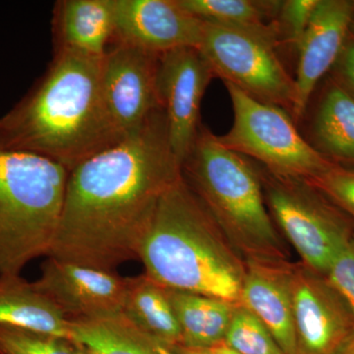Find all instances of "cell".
Instances as JSON below:
<instances>
[{
	"label": "cell",
	"instance_id": "4dcf8cb0",
	"mask_svg": "<svg viewBox=\"0 0 354 354\" xmlns=\"http://www.w3.org/2000/svg\"><path fill=\"white\" fill-rule=\"evenodd\" d=\"M337 354H354V334Z\"/></svg>",
	"mask_w": 354,
	"mask_h": 354
},
{
	"label": "cell",
	"instance_id": "277c9868",
	"mask_svg": "<svg viewBox=\"0 0 354 354\" xmlns=\"http://www.w3.org/2000/svg\"><path fill=\"white\" fill-rule=\"evenodd\" d=\"M221 145L201 125L183 176L236 252L247 260H288L266 203L259 167Z\"/></svg>",
	"mask_w": 354,
	"mask_h": 354
},
{
	"label": "cell",
	"instance_id": "8fae6325",
	"mask_svg": "<svg viewBox=\"0 0 354 354\" xmlns=\"http://www.w3.org/2000/svg\"><path fill=\"white\" fill-rule=\"evenodd\" d=\"M35 288L70 321L99 320L122 314L127 278L109 270L48 257Z\"/></svg>",
	"mask_w": 354,
	"mask_h": 354
},
{
	"label": "cell",
	"instance_id": "30bf717a",
	"mask_svg": "<svg viewBox=\"0 0 354 354\" xmlns=\"http://www.w3.org/2000/svg\"><path fill=\"white\" fill-rule=\"evenodd\" d=\"M160 55L113 43L102 57V97L114 127L123 136L162 108L158 94Z\"/></svg>",
	"mask_w": 354,
	"mask_h": 354
},
{
	"label": "cell",
	"instance_id": "52a82bcc",
	"mask_svg": "<svg viewBox=\"0 0 354 354\" xmlns=\"http://www.w3.org/2000/svg\"><path fill=\"white\" fill-rule=\"evenodd\" d=\"M234 111L230 131L216 136L228 150L256 160L274 176L310 180L337 165L301 136L286 109L263 104L223 83Z\"/></svg>",
	"mask_w": 354,
	"mask_h": 354
},
{
	"label": "cell",
	"instance_id": "d4e9b609",
	"mask_svg": "<svg viewBox=\"0 0 354 354\" xmlns=\"http://www.w3.org/2000/svg\"><path fill=\"white\" fill-rule=\"evenodd\" d=\"M307 181L354 221V169L335 165Z\"/></svg>",
	"mask_w": 354,
	"mask_h": 354
},
{
	"label": "cell",
	"instance_id": "2e32d148",
	"mask_svg": "<svg viewBox=\"0 0 354 354\" xmlns=\"http://www.w3.org/2000/svg\"><path fill=\"white\" fill-rule=\"evenodd\" d=\"M114 0H60L53 10L55 50L102 58L114 38Z\"/></svg>",
	"mask_w": 354,
	"mask_h": 354
},
{
	"label": "cell",
	"instance_id": "9a60e30c",
	"mask_svg": "<svg viewBox=\"0 0 354 354\" xmlns=\"http://www.w3.org/2000/svg\"><path fill=\"white\" fill-rule=\"evenodd\" d=\"M290 260H247L241 301L264 324L286 354H298Z\"/></svg>",
	"mask_w": 354,
	"mask_h": 354
},
{
	"label": "cell",
	"instance_id": "ffe728a7",
	"mask_svg": "<svg viewBox=\"0 0 354 354\" xmlns=\"http://www.w3.org/2000/svg\"><path fill=\"white\" fill-rule=\"evenodd\" d=\"M167 290L184 346L212 348L225 341L239 304L209 295Z\"/></svg>",
	"mask_w": 354,
	"mask_h": 354
},
{
	"label": "cell",
	"instance_id": "4316f807",
	"mask_svg": "<svg viewBox=\"0 0 354 354\" xmlns=\"http://www.w3.org/2000/svg\"><path fill=\"white\" fill-rule=\"evenodd\" d=\"M326 277L341 293L354 316V236L337 254Z\"/></svg>",
	"mask_w": 354,
	"mask_h": 354
},
{
	"label": "cell",
	"instance_id": "603a6c76",
	"mask_svg": "<svg viewBox=\"0 0 354 354\" xmlns=\"http://www.w3.org/2000/svg\"><path fill=\"white\" fill-rule=\"evenodd\" d=\"M223 344L237 354H286L252 312L239 304Z\"/></svg>",
	"mask_w": 354,
	"mask_h": 354
},
{
	"label": "cell",
	"instance_id": "7c38bea8",
	"mask_svg": "<svg viewBox=\"0 0 354 354\" xmlns=\"http://www.w3.org/2000/svg\"><path fill=\"white\" fill-rule=\"evenodd\" d=\"M213 78V70L198 48H177L160 55L158 94L172 152L181 165L201 127V102Z\"/></svg>",
	"mask_w": 354,
	"mask_h": 354
},
{
	"label": "cell",
	"instance_id": "44dd1931",
	"mask_svg": "<svg viewBox=\"0 0 354 354\" xmlns=\"http://www.w3.org/2000/svg\"><path fill=\"white\" fill-rule=\"evenodd\" d=\"M71 341L85 354H158L157 346L122 314L71 321Z\"/></svg>",
	"mask_w": 354,
	"mask_h": 354
},
{
	"label": "cell",
	"instance_id": "ba28073f",
	"mask_svg": "<svg viewBox=\"0 0 354 354\" xmlns=\"http://www.w3.org/2000/svg\"><path fill=\"white\" fill-rule=\"evenodd\" d=\"M279 29L250 31L205 22L199 50L215 77L263 104L291 113L295 102V78L277 53Z\"/></svg>",
	"mask_w": 354,
	"mask_h": 354
},
{
	"label": "cell",
	"instance_id": "7402d4cb",
	"mask_svg": "<svg viewBox=\"0 0 354 354\" xmlns=\"http://www.w3.org/2000/svg\"><path fill=\"white\" fill-rule=\"evenodd\" d=\"M198 19L250 31L279 29L278 0H177Z\"/></svg>",
	"mask_w": 354,
	"mask_h": 354
},
{
	"label": "cell",
	"instance_id": "4fadbf2b",
	"mask_svg": "<svg viewBox=\"0 0 354 354\" xmlns=\"http://www.w3.org/2000/svg\"><path fill=\"white\" fill-rule=\"evenodd\" d=\"M113 43L164 55L177 48H199L205 22L177 0H114ZM111 43V44H113Z\"/></svg>",
	"mask_w": 354,
	"mask_h": 354
},
{
	"label": "cell",
	"instance_id": "5b68a950",
	"mask_svg": "<svg viewBox=\"0 0 354 354\" xmlns=\"http://www.w3.org/2000/svg\"><path fill=\"white\" fill-rule=\"evenodd\" d=\"M68 174L41 156L0 151V276L20 274L28 263L48 257Z\"/></svg>",
	"mask_w": 354,
	"mask_h": 354
},
{
	"label": "cell",
	"instance_id": "ac0fdd59",
	"mask_svg": "<svg viewBox=\"0 0 354 354\" xmlns=\"http://www.w3.org/2000/svg\"><path fill=\"white\" fill-rule=\"evenodd\" d=\"M122 315L158 346H183L169 290L146 274L127 278Z\"/></svg>",
	"mask_w": 354,
	"mask_h": 354
},
{
	"label": "cell",
	"instance_id": "83f0119b",
	"mask_svg": "<svg viewBox=\"0 0 354 354\" xmlns=\"http://www.w3.org/2000/svg\"><path fill=\"white\" fill-rule=\"evenodd\" d=\"M334 78L354 94V35L349 34L346 46L335 65Z\"/></svg>",
	"mask_w": 354,
	"mask_h": 354
},
{
	"label": "cell",
	"instance_id": "484cf974",
	"mask_svg": "<svg viewBox=\"0 0 354 354\" xmlns=\"http://www.w3.org/2000/svg\"><path fill=\"white\" fill-rule=\"evenodd\" d=\"M320 0H285L281 1L277 17L281 43L297 48Z\"/></svg>",
	"mask_w": 354,
	"mask_h": 354
},
{
	"label": "cell",
	"instance_id": "9c48e42d",
	"mask_svg": "<svg viewBox=\"0 0 354 354\" xmlns=\"http://www.w3.org/2000/svg\"><path fill=\"white\" fill-rule=\"evenodd\" d=\"M298 354H337L354 334V316L325 274L302 264L291 269Z\"/></svg>",
	"mask_w": 354,
	"mask_h": 354
},
{
	"label": "cell",
	"instance_id": "cb8c5ba5",
	"mask_svg": "<svg viewBox=\"0 0 354 354\" xmlns=\"http://www.w3.org/2000/svg\"><path fill=\"white\" fill-rule=\"evenodd\" d=\"M0 354H85L64 337L0 325Z\"/></svg>",
	"mask_w": 354,
	"mask_h": 354
},
{
	"label": "cell",
	"instance_id": "5bb4252c",
	"mask_svg": "<svg viewBox=\"0 0 354 354\" xmlns=\"http://www.w3.org/2000/svg\"><path fill=\"white\" fill-rule=\"evenodd\" d=\"M354 24L353 0H320L297 46L295 102L291 118H304L317 84L335 67Z\"/></svg>",
	"mask_w": 354,
	"mask_h": 354
},
{
	"label": "cell",
	"instance_id": "8992f818",
	"mask_svg": "<svg viewBox=\"0 0 354 354\" xmlns=\"http://www.w3.org/2000/svg\"><path fill=\"white\" fill-rule=\"evenodd\" d=\"M268 209L299 262L325 274L354 236V221L305 179L260 169Z\"/></svg>",
	"mask_w": 354,
	"mask_h": 354
},
{
	"label": "cell",
	"instance_id": "e0dca14e",
	"mask_svg": "<svg viewBox=\"0 0 354 354\" xmlns=\"http://www.w3.org/2000/svg\"><path fill=\"white\" fill-rule=\"evenodd\" d=\"M0 325L71 339V321L20 274L0 276Z\"/></svg>",
	"mask_w": 354,
	"mask_h": 354
},
{
	"label": "cell",
	"instance_id": "7a4b0ae2",
	"mask_svg": "<svg viewBox=\"0 0 354 354\" xmlns=\"http://www.w3.org/2000/svg\"><path fill=\"white\" fill-rule=\"evenodd\" d=\"M102 57L55 50L46 73L0 118V151L41 156L70 171L124 138L104 104Z\"/></svg>",
	"mask_w": 354,
	"mask_h": 354
},
{
	"label": "cell",
	"instance_id": "f1b7e54d",
	"mask_svg": "<svg viewBox=\"0 0 354 354\" xmlns=\"http://www.w3.org/2000/svg\"><path fill=\"white\" fill-rule=\"evenodd\" d=\"M158 354H214L209 348H188V346H157Z\"/></svg>",
	"mask_w": 354,
	"mask_h": 354
},
{
	"label": "cell",
	"instance_id": "3957f363",
	"mask_svg": "<svg viewBox=\"0 0 354 354\" xmlns=\"http://www.w3.org/2000/svg\"><path fill=\"white\" fill-rule=\"evenodd\" d=\"M138 259L147 276L169 290L241 301L245 261L183 176L160 198Z\"/></svg>",
	"mask_w": 354,
	"mask_h": 354
},
{
	"label": "cell",
	"instance_id": "f546056e",
	"mask_svg": "<svg viewBox=\"0 0 354 354\" xmlns=\"http://www.w3.org/2000/svg\"><path fill=\"white\" fill-rule=\"evenodd\" d=\"M209 349H211L212 353L214 354H237L232 351V349L228 348L223 342Z\"/></svg>",
	"mask_w": 354,
	"mask_h": 354
},
{
	"label": "cell",
	"instance_id": "d6986e66",
	"mask_svg": "<svg viewBox=\"0 0 354 354\" xmlns=\"http://www.w3.org/2000/svg\"><path fill=\"white\" fill-rule=\"evenodd\" d=\"M312 146L330 162L354 165V94L333 78L312 121Z\"/></svg>",
	"mask_w": 354,
	"mask_h": 354
},
{
	"label": "cell",
	"instance_id": "6da1fadb",
	"mask_svg": "<svg viewBox=\"0 0 354 354\" xmlns=\"http://www.w3.org/2000/svg\"><path fill=\"white\" fill-rule=\"evenodd\" d=\"M183 176L164 109L69 171L48 257L114 271L138 259L162 195Z\"/></svg>",
	"mask_w": 354,
	"mask_h": 354
}]
</instances>
